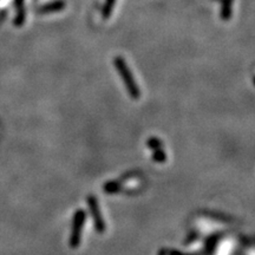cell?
Listing matches in <instances>:
<instances>
[{"label": "cell", "instance_id": "obj_5", "mask_svg": "<svg viewBox=\"0 0 255 255\" xmlns=\"http://www.w3.org/2000/svg\"><path fill=\"white\" fill-rule=\"evenodd\" d=\"M151 141L154 142V143H151L150 141H149V143H148V145H149V146H151V148H156V146L162 145V144H161V142H159L158 139H156V138H151Z\"/></svg>", "mask_w": 255, "mask_h": 255}, {"label": "cell", "instance_id": "obj_1", "mask_svg": "<svg viewBox=\"0 0 255 255\" xmlns=\"http://www.w3.org/2000/svg\"><path fill=\"white\" fill-rule=\"evenodd\" d=\"M85 221V213L84 210H78L75 214V219H73L72 223V232H71V239H70V246L72 248H77L81 242V234H82V227Z\"/></svg>", "mask_w": 255, "mask_h": 255}, {"label": "cell", "instance_id": "obj_3", "mask_svg": "<svg viewBox=\"0 0 255 255\" xmlns=\"http://www.w3.org/2000/svg\"><path fill=\"white\" fill-rule=\"evenodd\" d=\"M117 65H119L117 68H119V71L121 73V76H122L124 82H126L127 89H128V91H129L130 96H131L132 98H135V100H137V98L139 97L138 88L136 87L135 81H133V78L131 77V76H130V72H129V70H128L127 65L122 62H119Z\"/></svg>", "mask_w": 255, "mask_h": 255}, {"label": "cell", "instance_id": "obj_2", "mask_svg": "<svg viewBox=\"0 0 255 255\" xmlns=\"http://www.w3.org/2000/svg\"><path fill=\"white\" fill-rule=\"evenodd\" d=\"M88 203L89 207H90V212L92 215V219H94L95 227L97 229L98 233H104L105 232V222L103 218H102V213L100 209V206H98L97 199L95 196H89L88 197Z\"/></svg>", "mask_w": 255, "mask_h": 255}, {"label": "cell", "instance_id": "obj_4", "mask_svg": "<svg viewBox=\"0 0 255 255\" xmlns=\"http://www.w3.org/2000/svg\"><path fill=\"white\" fill-rule=\"evenodd\" d=\"M154 158L156 159L157 162H164L165 161V154L163 152V150H159L157 149L154 155Z\"/></svg>", "mask_w": 255, "mask_h": 255}]
</instances>
